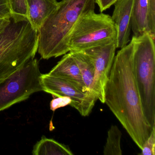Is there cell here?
I'll list each match as a JSON object with an SVG mask.
<instances>
[{
  "label": "cell",
  "mask_w": 155,
  "mask_h": 155,
  "mask_svg": "<svg viewBox=\"0 0 155 155\" xmlns=\"http://www.w3.org/2000/svg\"><path fill=\"white\" fill-rule=\"evenodd\" d=\"M133 43L118 51L105 89V102L140 150L153 128L146 121L134 77Z\"/></svg>",
  "instance_id": "obj_1"
},
{
  "label": "cell",
  "mask_w": 155,
  "mask_h": 155,
  "mask_svg": "<svg viewBox=\"0 0 155 155\" xmlns=\"http://www.w3.org/2000/svg\"><path fill=\"white\" fill-rule=\"evenodd\" d=\"M95 0H62L39 30L38 51L43 59L69 52V40L81 16L95 10Z\"/></svg>",
  "instance_id": "obj_2"
},
{
  "label": "cell",
  "mask_w": 155,
  "mask_h": 155,
  "mask_svg": "<svg viewBox=\"0 0 155 155\" xmlns=\"http://www.w3.org/2000/svg\"><path fill=\"white\" fill-rule=\"evenodd\" d=\"M10 23L0 33V81L35 58L38 32L27 18L11 15Z\"/></svg>",
  "instance_id": "obj_3"
},
{
  "label": "cell",
  "mask_w": 155,
  "mask_h": 155,
  "mask_svg": "<svg viewBox=\"0 0 155 155\" xmlns=\"http://www.w3.org/2000/svg\"><path fill=\"white\" fill-rule=\"evenodd\" d=\"M133 43L134 77L146 121L155 127V39L146 33L131 40Z\"/></svg>",
  "instance_id": "obj_4"
},
{
  "label": "cell",
  "mask_w": 155,
  "mask_h": 155,
  "mask_svg": "<svg viewBox=\"0 0 155 155\" xmlns=\"http://www.w3.org/2000/svg\"><path fill=\"white\" fill-rule=\"evenodd\" d=\"M117 32L111 17L91 11L82 14L69 40V51H81L117 41Z\"/></svg>",
  "instance_id": "obj_5"
},
{
  "label": "cell",
  "mask_w": 155,
  "mask_h": 155,
  "mask_svg": "<svg viewBox=\"0 0 155 155\" xmlns=\"http://www.w3.org/2000/svg\"><path fill=\"white\" fill-rule=\"evenodd\" d=\"M39 64L37 59H31L0 81V111L26 100L34 93L42 91Z\"/></svg>",
  "instance_id": "obj_6"
},
{
  "label": "cell",
  "mask_w": 155,
  "mask_h": 155,
  "mask_svg": "<svg viewBox=\"0 0 155 155\" xmlns=\"http://www.w3.org/2000/svg\"><path fill=\"white\" fill-rule=\"evenodd\" d=\"M40 78L42 91L53 97L70 98V106L83 117H87L90 114L98 100L94 92L68 79L49 73L41 74Z\"/></svg>",
  "instance_id": "obj_7"
},
{
  "label": "cell",
  "mask_w": 155,
  "mask_h": 155,
  "mask_svg": "<svg viewBox=\"0 0 155 155\" xmlns=\"http://www.w3.org/2000/svg\"><path fill=\"white\" fill-rule=\"evenodd\" d=\"M117 41L83 51L93 61L95 68L93 91L101 103L105 102V89L115 57Z\"/></svg>",
  "instance_id": "obj_8"
},
{
  "label": "cell",
  "mask_w": 155,
  "mask_h": 155,
  "mask_svg": "<svg viewBox=\"0 0 155 155\" xmlns=\"http://www.w3.org/2000/svg\"><path fill=\"white\" fill-rule=\"evenodd\" d=\"M133 0H117L111 18L117 32V48H122L130 41Z\"/></svg>",
  "instance_id": "obj_9"
},
{
  "label": "cell",
  "mask_w": 155,
  "mask_h": 155,
  "mask_svg": "<svg viewBox=\"0 0 155 155\" xmlns=\"http://www.w3.org/2000/svg\"><path fill=\"white\" fill-rule=\"evenodd\" d=\"M28 19L32 28L38 31L47 18L57 8V0H27Z\"/></svg>",
  "instance_id": "obj_10"
},
{
  "label": "cell",
  "mask_w": 155,
  "mask_h": 155,
  "mask_svg": "<svg viewBox=\"0 0 155 155\" xmlns=\"http://www.w3.org/2000/svg\"><path fill=\"white\" fill-rule=\"evenodd\" d=\"M148 0H133L131 14V30L136 37L150 34Z\"/></svg>",
  "instance_id": "obj_11"
},
{
  "label": "cell",
  "mask_w": 155,
  "mask_h": 155,
  "mask_svg": "<svg viewBox=\"0 0 155 155\" xmlns=\"http://www.w3.org/2000/svg\"><path fill=\"white\" fill-rule=\"evenodd\" d=\"M49 73L68 79L87 88L82 80L79 68L75 61L72 52L71 51L65 54Z\"/></svg>",
  "instance_id": "obj_12"
},
{
  "label": "cell",
  "mask_w": 155,
  "mask_h": 155,
  "mask_svg": "<svg viewBox=\"0 0 155 155\" xmlns=\"http://www.w3.org/2000/svg\"><path fill=\"white\" fill-rule=\"evenodd\" d=\"M33 155H73L68 146L53 139L42 137L33 147Z\"/></svg>",
  "instance_id": "obj_13"
},
{
  "label": "cell",
  "mask_w": 155,
  "mask_h": 155,
  "mask_svg": "<svg viewBox=\"0 0 155 155\" xmlns=\"http://www.w3.org/2000/svg\"><path fill=\"white\" fill-rule=\"evenodd\" d=\"M71 52H72L75 61L79 68L82 80L85 86L89 91L93 92L95 68L93 61L83 51Z\"/></svg>",
  "instance_id": "obj_14"
},
{
  "label": "cell",
  "mask_w": 155,
  "mask_h": 155,
  "mask_svg": "<svg viewBox=\"0 0 155 155\" xmlns=\"http://www.w3.org/2000/svg\"><path fill=\"white\" fill-rule=\"evenodd\" d=\"M122 133L117 126L112 125L108 131L107 142L104 147V155H121L120 140Z\"/></svg>",
  "instance_id": "obj_15"
},
{
  "label": "cell",
  "mask_w": 155,
  "mask_h": 155,
  "mask_svg": "<svg viewBox=\"0 0 155 155\" xmlns=\"http://www.w3.org/2000/svg\"><path fill=\"white\" fill-rule=\"evenodd\" d=\"M11 15L25 17L28 19L27 0H9Z\"/></svg>",
  "instance_id": "obj_16"
},
{
  "label": "cell",
  "mask_w": 155,
  "mask_h": 155,
  "mask_svg": "<svg viewBox=\"0 0 155 155\" xmlns=\"http://www.w3.org/2000/svg\"><path fill=\"white\" fill-rule=\"evenodd\" d=\"M141 150L139 155H155V127L153 128L150 136L145 141Z\"/></svg>",
  "instance_id": "obj_17"
},
{
  "label": "cell",
  "mask_w": 155,
  "mask_h": 155,
  "mask_svg": "<svg viewBox=\"0 0 155 155\" xmlns=\"http://www.w3.org/2000/svg\"><path fill=\"white\" fill-rule=\"evenodd\" d=\"M149 8V28L150 35L153 38H155V0H148Z\"/></svg>",
  "instance_id": "obj_18"
},
{
  "label": "cell",
  "mask_w": 155,
  "mask_h": 155,
  "mask_svg": "<svg viewBox=\"0 0 155 155\" xmlns=\"http://www.w3.org/2000/svg\"><path fill=\"white\" fill-rule=\"evenodd\" d=\"M71 103V99L69 97H56L51 101L50 107V109L54 111L60 108L63 107L68 105L70 106Z\"/></svg>",
  "instance_id": "obj_19"
},
{
  "label": "cell",
  "mask_w": 155,
  "mask_h": 155,
  "mask_svg": "<svg viewBox=\"0 0 155 155\" xmlns=\"http://www.w3.org/2000/svg\"><path fill=\"white\" fill-rule=\"evenodd\" d=\"M11 16L9 0H0V18Z\"/></svg>",
  "instance_id": "obj_20"
},
{
  "label": "cell",
  "mask_w": 155,
  "mask_h": 155,
  "mask_svg": "<svg viewBox=\"0 0 155 155\" xmlns=\"http://www.w3.org/2000/svg\"><path fill=\"white\" fill-rule=\"evenodd\" d=\"M117 0H95V3L99 7L101 12L109 8L112 5H114Z\"/></svg>",
  "instance_id": "obj_21"
},
{
  "label": "cell",
  "mask_w": 155,
  "mask_h": 155,
  "mask_svg": "<svg viewBox=\"0 0 155 155\" xmlns=\"http://www.w3.org/2000/svg\"><path fill=\"white\" fill-rule=\"evenodd\" d=\"M11 17L0 18V33L3 31L10 23Z\"/></svg>",
  "instance_id": "obj_22"
}]
</instances>
